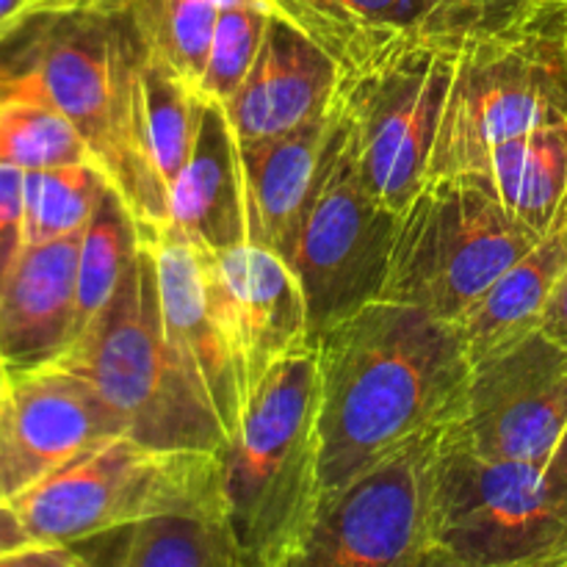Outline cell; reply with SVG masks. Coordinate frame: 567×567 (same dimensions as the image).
<instances>
[{"label": "cell", "instance_id": "1", "mask_svg": "<svg viewBox=\"0 0 567 567\" xmlns=\"http://www.w3.org/2000/svg\"><path fill=\"white\" fill-rule=\"evenodd\" d=\"M321 498L415 437L457 424L471 374L460 327L374 299L316 338Z\"/></svg>", "mask_w": 567, "mask_h": 567}, {"label": "cell", "instance_id": "2", "mask_svg": "<svg viewBox=\"0 0 567 567\" xmlns=\"http://www.w3.org/2000/svg\"><path fill=\"white\" fill-rule=\"evenodd\" d=\"M319 349L277 360L225 452V498L249 567H299L321 504Z\"/></svg>", "mask_w": 567, "mask_h": 567}, {"label": "cell", "instance_id": "3", "mask_svg": "<svg viewBox=\"0 0 567 567\" xmlns=\"http://www.w3.org/2000/svg\"><path fill=\"white\" fill-rule=\"evenodd\" d=\"M559 120H567V9L537 0L460 37L426 177L476 175L493 147Z\"/></svg>", "mask_w": 567, "mask_h": 567}, {"label": "cell", "instance_id": "4", "mask_svg": "<svg viewBox=\"0 0 567 567\" xmlns=\"http://www.w3.org/2000/svg\"><path fill=\"white\" fill-rule=\"evenodd\" d=\"M142 33L127 0L44 6L0 42V94L33 92L61 111L125 199V120Z\"/></svg>", "mask_w": 567, "mask_h": 567}, {"label": "cell", "instance_id": "5", "mask_svg": "<svg viewBox=\"0 0 567 567\" xmlns=\"http://www.w3.org/2000/svg\"><path fill=\"white\" fill-rule=\"evenodd\" d=\"M55 363L81 374L133 441L153 449L227 452L214 410L166 343L155 260L142 238L111 302Z\"/></svg>", "mask_w": 567, "mask_h": 567}, {"label": "cell", "instance_id": "6", "mask_svg": "<svg viewBox=\"0 0 567 567\" xmlns=\"http://www.w3.org/2000/svg\"><path fill=\"white\" fill-rule=\"evenodd\" d=\"M11 504L33 537L72 546L164 513L227 515L225 452L153 449L114 435Z\"/></svg>", "mask_w": 567, "mask_h": 567}, {"label": "cell", "instance_id": "7", "mask_svg": "<svg viewBox=\"0 0 567 567\" xmlns=\"http://www.w3.org/2000/svg\"><path fill=\"white\" fill-rule=\"evenodd\" d=\"M540 236L482 177H426L399 214L380 299L457 324Z\"/></svg>", "mask_w": 567, "mask_h": 567}, {"label": "cell", "instance_id": "8", "mask_svg": "<svg viewBox=\"0 0 567 567\" xmlns=\"http://www.w3.org/2000/svg\"><path fill=\"white\" fill-rule=\"evenodd\" d=\"M463 33H408L341 70L332 105L347 122L365 183L393 214L426 181Z\"/></svg>", "mask_w": 567, "mask_h": 567}, {"label": "cell", "instance_id": "9", "mask_svg": "<svg viewBox=\"0 0 567 567\" xmlns=\"http://www.w3.org/2000/svg\"><path fill=\"white\" fill-rule=\"evenodd\" d=\"M435 535L443 567H567V513L540 465L487 457L457 424L437 449Z\"/></svg>", "mask_w": 567, "mask_h": 567}, {"label": "cell", "instance_id": "10", "mask_svg": "<svg viewBox=\"0 0 567 567\" xmlns=\"http://www.w3.org/2000/svg\"><path fill=\"white\" fill-rule=\"evenodd\" d=\"M396 221L365 183L347 122L332 105L330 138L288 258L305 288L313 341L382 297Z\"/></svg>", "mask_w": 567, "mask_h": 567}, {"label": "cell", "instance_id": "11", "mask_svg": "<svg viewBox=\"0 0 567 567\" xmlns=\"http://www.w3.org/2000/svg\"><path fill=\"white\" fill-rule=\"evenodd\" d=\"M446 430L404 443L321 498L299 567H443L435 471Z\"/></svg>", "mask_w": 567, "mask_h": 567}, {"label": "cell", "instance_id": "12", "mask_svg": "<svg viewBox=\"0 0 567 567\" xmlns=\"http://www.w3.org/2000/svg\"><path fill=\"white\" fill-rule=\"evenodd\" d=\"M136 230L155 260L166 343L175 349L183 369L214 410L230 446L247 410L249 388L216 252L188 241L166 225H136Z\"/></svg>", "mask_w": 567, "mask_h": 567}, {"label": "cell", "instance_id": "13", "mask_svg": "<svg viewBox=\"0 0 567 567\" xmlns=\"http://www.w3.org/2000/svg\"><path fill=\"white\" fill-rule=\"evenodd\" d=\"M567 426V347L537 327L471 363L457 430L476 452L546 465Z\"/></svg>", "mask_w": 567, "mask_h": 567}, {"label": "cell", "instance_id": "14", "mask_svg": "<svg viewBox=\"0 0 567 567\" xmlns=\"http://www.w3.org/2000/svg\"><path fill=\"white\" fill-rule=\"evenodd\" d=\"M114 435L120 415L66 365L3 369L0 374V498H14Z\"/></svg>", "mask_w": 567, "mask_h": 567}, {"label": "cell", "instance_id": "15", "mask_svg": "<svg viewBox=\"0 0 567 567\" xmlns=\"http://www.w3.org/2000/svg\"><path fill=\"white\" fill-rule=\"evenodd\" d=\"M197 136V89L144 44L131 72L125 205L138 227L166 221L169 194Z\"/></svg>", "mask_w": 567, "mask_h": 567}, {"label": "cell", "instance_id": "16", "mask_svg": "<svg viewBox=\"0 0 567 567\" xmlns=\"http://www.w3.org/2000/svg\"><path fill=\"white\" fill-rule=\"evenodd\" d=\"M249 396L260 377L293 352L313 347L308 299L280 252L244 241L216 252Z\"/></svg>", "mask_w": 567, "mask_h": 567}, {"label": "cell", "instance_id": "17", "mask_svg": "<svg viewBox=\"0 0 567 567\" xmlns=\"http://www.w3.org/2000/svg\"><path fill=\"white\" fill-rule=\"evenodd\" d=\"M341 64L282 17H269L255 64L225 103L238 142L297 131L330 109Z\"/></svg>", "mask_w": 567, "mask_h": 567}, {"label": "cell", "instance_id": "18", "mask_svg": "<svg viewBox=\"0 0 567 567\" xmlns=\"http://www.w3.org/2000/svg\"><path fill=\"white\" fill-rule=\"evenodd\" d=\"M81 233L22 247L0 280V365L28 369L61 358L75 341Z\"/></svg>", "mask_w": 567, "mask_h": 567}, {"label": "cell", "instance_id": "19", "mask_svg": "<svg viewBox=\"0 0 567 567\" xmlns=\"http://www.w3.org/2000/svg\"><path fill=\"white\" fill-rule=\"evenodd\" d=\"M164 225L214 252L247 241L241 144L216 100L197 94V136L169 194Z\"/></svg>", "mask_w": 567, "mask_h": 567}, {"label": "cell", "instance_id": "20", "mask_svg": "<svg viewBox=\"0 0 567 567\" xmlns=\"http://www.w3.org/2000/svg\"><path fill=\"white\" fill-rule=\"evenodd\" d=\"M332 131V103L297 131L241 144L247 241L291 258L299 221Z\"/></svg>", "mask_w": 567, "mask_h": 567}, {"label": "cell", "instance_id": "21", "mask_svg": "<svg viewBox=\"0 0 567 567\" xmlns=\"http://www.w3.org/2000/svg\"><path fill=\"white\" fill-rule=\"evenodd\" d=\"M293 28L341 64H363L396 39L419 31H468L480 17L443 0H266Z\"/></svg>", "mask_w": 567, "mask_h": 567}, {"label": "cell", "instance_id": "22", "mask_svg": "<svg viewBox=\"0 0 567 567\" xmlns=\"http://www.w3.org/2000/svg\"><path fill=\"white\" fill-rule=\"evenodd\" d=\"M567 271V197L529 252L520 255L457 321L471 363L540 327L554 288Z\"/></svg>", "mask_w": 567, "mask_h": 567}, {"label": "cell", "instance_id": "23", "mask_svg": "<svg viewBox=\"0 0 567 567\" xmlns=\"http://www.w3.org/2000/svg\"><path fill=\"white\" fill-rule=\"evenodd\" d=\"M100 537L111 548L92 554V565L249 567L225 513H164Z\"/></svg>", "mask_w": 567, "mask_h": 567}, {"label": "cell", "instance_id": "24", "mask_svg": "<svg viewBox=\"0 0 567 567\" xmlns=\"http://www.w3.org/2000/svg\"><path fill=\"white\" fill-rule=\"evenodd\" d=\"M476 177L518 219L546 233L567 197V120L532 127L493 147Z\"/></svg>", "mask_w": 567, "mask_h": 567}, {"label": "cell", "instance_id": "25", "mask_svg": "<svg viewBox=\"0 0 567 567\" xmlns=\"http://www.w3.org/2000/svg\"><path fill=\"white\" fill-rule=\"evenodd\" d=\"M109 186L94 161L22 172V247L83 233Z\"/></svg>", "mask_w": 567, "mask_h": 567}, {"label": "cell", "instance_id": "26", "mask_svg": "<svg viewBox=\"0 0 567 567\" xmlns=\"http://www.w3.org/2000/svg\"><path fill=\"white\" fill-rule=\"evenodd\" d=\"M138 230L136 219L127 210L125 199L114 186H109L94 208L92 219L81 233V249H78V332L86 330L100 310L111 302L127 260L136 252Z\"/></svg>", "mask_w": 567, "mask_h": 567}, {"label": "cell", "instance_id": "27", "mask_svg": "<svg viewBox=\"0 0 567 567\" xmlns=\"http://www.w3.org/2000/svg\"><path fill=\"white\" fill-rule=\"evenodd\" d=\"M94 161L78 127L33 92L0 94V164L20 172Z\"/></svg>", "mask_w": 567, "mask_h": 567}, {"label": "cell", "instance_id": "28", "mask_svg": "<svg viewBox=\"0 0 567 567\" xmlns=\"http://www.w3.org/2000/svg\"><path fill=\"white\" fill-rule=\"evenodd\" d=\"M144 44L197 89L221 9L208 0H127Z\"/></svg>", "mask_w": 567, "mask_h": 567}, {"label": "cell", "instance_id": "29", "mask_svg": "<svg viewBox=\"0 0 567 567\" xmlns=\"http://www.w3.org/2000/svg\"><path fill=\"white\" fill-rule=\"evenodd\" d=\"M269 17L275 14L258 9V6H238V9L221 11L219 20H216L208 64H205L203 78L197 83L199 97L225 105L238 92L244 78L252 70Z\"/></svg>", "mask_w": 567, "mask_h": 567}, {"label": "cell", "instance_id": "30", "mask_svg": "<svg viewBox=\"0 0 567 567\" xmlns=\"http://www.w3.org/2000/svg\"><path fill=\"white\" fill-rule=\"evenodd\" d=\"M22 249V172L0 164V280Z\"/></svg>", "mask_w": 567, "mask_h": 567}, {"label": "cell", "instance_id": "31", "mask_svg": "<svg viewBox=\"0 0 567 567\" xmlns=\"http://www.w3.org/2000/svg\"><path fill=\"white\" fill-rule=\"evenodd\" d=\"M31 540V529L25 526L22 515L17 513L11 498H0V565H3L11 554L25 548Z\"/></svg>", "mask_w": 567, "mask_h": 567}, {"label": "cell", "instance_id": "32", "mask_svg": "<svg viewBox=\"0 0 567 567\" xmlns=\"http://www.w3.org/2000/svg\"><path fill=\"white\" fill-rule=\"evenodd\" d=\"M443 3L468 11L480 20H507V17H515L535 6L537 0H443Z\"/></svg>", "mask_w": 567, "mask_h": 567}, {"label": "cell", "instance_id": "33", "mask_svg": "<svg viewBox=\"0 0 567 567\" xmlns=\"http://www.w3.org/2000/svg\"><path fill=\"white\" fill-rule=\"evenodd\" d=\"M540 330L546 332V336H551L557 343L567 347V271L563 280L557 282V288H554L546 310H543Z\"/></svg>", "mask_w": 567, "mask_h": 567}, {"label": "cell", "instance_id": "34", "mask_svg": "<svg viewBox=\"0 0 567 567\" xmlns=\"http://www.w3.org/2000/svg\"><path fill=\"white\" fill-rule=\"evenodd\" d=\"M543 474H546V482L548 487H551L554 498L559 502V507L567 513V426L563 437H559V443L554 446L548 463L543 465Z\"/></svg>", "mask_w": 567, "mask_h": 567}, {"label": "cell", "instance_id": "35", "mask_svg": "<svg viewBox=\"0 0 567 567\" xmlns=\"http://www.w3.org/2000/svg\"><path fill=\"white\" fill-rule=\"evenodd\" d=\"M44 6H50L48 0H0V42Z\"/></svg>", "mask_w": 567, "mask_h": 567}, {"label": "cell", "instance_id": "36", "mask_svg": "<svg viewBox=\"0 0 567 567\" xmlns=\"http://www.w3.org/2000/svg\"><path fill=\"white\" fill-rule=\"evenodd\" d=\"M546 3H557V6H563V9H567V0H546Z\"/></svg>", "mask_w": 567, "mask_h": 567}, {"label": "cell", "instance_id": "37", "mask_svg": "<svg viewBox=\"0 0 567 567\" xmlns=\"http://www.w3.org/2000/svg\"><path fill=\"white\" fill-rule=\"evenodd\" d=\"M50 6H59V3H72V0H48Z\"/></svg>", "mask_w": 567, "mask_h": 567}]
</instances>
